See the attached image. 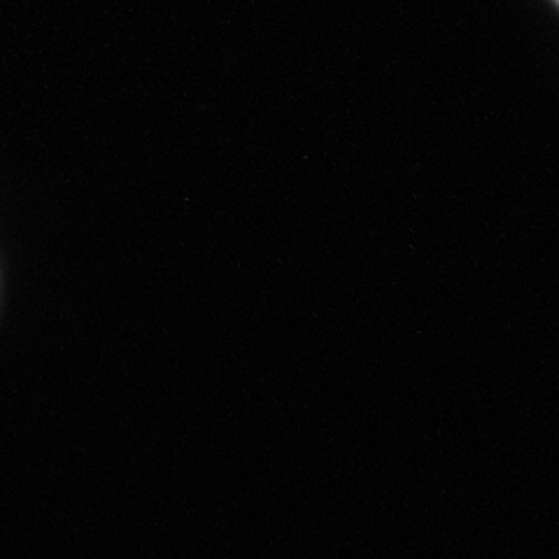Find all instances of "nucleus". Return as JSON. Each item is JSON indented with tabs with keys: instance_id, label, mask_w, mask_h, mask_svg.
Wrapping results in <instances>:
<instances>
[{
	"instance_id": "obj_1",
	"label": "nucleus",
	"mask_w": 559,
	"mask_h": 559,
	"mask_svg": "<svg viewBox=\"0 0 559 559\" xmlns=\"http://www.w3.org/2000/svg\"><path fill=\"white\" fill-rule=\"evenodd\" d=\"M555 3H557V5H559V0H555Z\"/></svg>"
}]
</instances>
